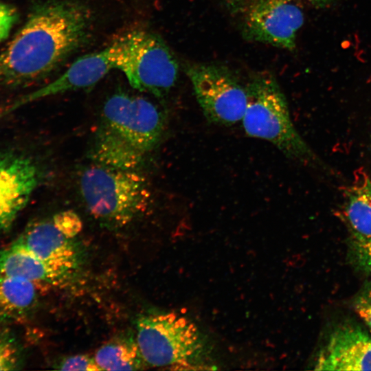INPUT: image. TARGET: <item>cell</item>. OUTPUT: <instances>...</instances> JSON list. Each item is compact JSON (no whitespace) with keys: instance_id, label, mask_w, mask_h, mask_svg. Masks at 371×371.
I'll list each match as a JSON object with an SVG mask.
<instances>
[{"instance_id":"6da1fadb","label":"cell","mask_w":371,"mask_h":371,"mask_svg":"<svg viewBox=\"0 0 371 371\" xmlns=\"http://www.w3.org/2000/svg\"><path fill=\"white\" fill-rule=\"evenodd\" d=\"M90 25V14L76 3L36 8L0 55V85L19 87L47 75L82 45Z\"/></svg>"},{"instance_id":"7a4b0ae2","label":"cell","mask_w":371,"mask_h":371,"mask_svg":"<svg viewBox=\"0 0 371 371\" xmlns=\"http://www.w3.org/2000/svg\"><path fill=\"white\" fill-rule=\"evenodd\" d=\"M136 341L148 366L199 370L211 366L205 338L196 324L176 313H158L136 321Z\"/></svg>"},{"instance_id":"3957f363","label":"cell","mask_w":371,"mask_h":371,"mask_svg":"<svg viewBox=\"0 0 371 371\" xmlns=\"http://www.w3.org/2000/svg\"><path fill=\"white\" fill-rule=\"evenodd\" d=\"M247 106L242 119L245 133L269 142L286 157L311 164L316 157L296 130L286 97L269 72L254 76L245 87Z\"/></svg>"},{"instance_id":"277c9868","label":"cell","mask_w":371,"mask_h":371,"mask_svg":"<svg viewBox=\"0 0 371 371\" xmlns=\"http://www.w3.org/2000/svg\"><path fill=\"white\" fill-rule=\"evenodd\" d=\"M79 184L90 214L110 228L129 224L146 211L151 201L146 179L135 170L93 164L82 171Z\"/></svg>"},{"instance_id":"5b68a950","label":"cell","mask_w":371,"mask_h":371,"mask_svg":"<svg viewBox=\"0 0 371 371\" xmlns=\"http://www.w3.org/2000/svg\"><path fill=\"white\" fill-rule=\"evenodd\" d=\"M110 47L114 69L120 70L135 89L163 98L175 86L178 61L160 36L134 30L118 37Z\"/></svg>"},{"instance_id":"8992f818","label":"cell","mask_w":371,"mask_h":371,"mask_svg":"<svg viewBox=\"0 0 371 371\" xmlns=\"http://www.w3.org/2000/svg\"><path fill=\"white\" fill-rule=\"evenodd\" d=\"M302 0H236L232 10L248 41L293 50L304 23Z\"/></svg>"},{"instance_id":"52a82bcc","label":"cell","mask_w":371,"mask_h":371,"mask_svg":"<svg viewBox=\"0 0 371 371\" xmlns=\"http://www.w3.org/2000/svg\"><path fill=\"white\" fill-rule=\"evenodd\" d=\"M183 69L209 122L229 126L242 120L247 106L246 89L227 67L188 63Z\"/></svg>"},{"instance_id":"ba28073f","label":"cell","mask_w":371,"mask_h":371,"mask_svg":"<svg viewBox=\"0 0 371 371\" xmlns=\"http://www.w3.org/2000/svg\"><path fill=\"white\" fill-rule=\"evenodd\" d=\"M105 124L143 153L155 148L165 127L161 110L148 100L117 93L104 103Z\"/></svg>"},{"instance_id":"9c48e42d","label":"cell","mask_w":371,"mask_h":371,"mask_svg":"<svg viewBox=\"0 0 371 371\" xmlns=\"http://www.w3.org/2000/svg\"><path fill=\"white\" fill-rule=\"evenodd\" d=\"M40 181V170L30 157L0 153V231L8 230L29 202Z\"/></svg>"},{"instance_id":"30bf717a","label":"cell","mask_w":371,"mask_h":371,"mask_svg":"<svg viewBox=\"0 0 371 371\" xmlns=\"http://www.w3.org/2000/svg\"><path fill=\"white\" fill-rule=\"evenodd\" d=\"M12 244L57 268L73 272L80 264L72 238L62 234L52 218L32 222Z\"/></svg>"},{"instance_id":"8fae6325","label":"cell","mask_w":371,"mask_h":371,"mask_svg":"<svg viewBox=\"0 0 371 371\" xmlns=\"http://www.w3.org/2000/svg\"><path fill=\"white\" fill-rule=\"evenodd\" d=\"M113 69L114 63L111 49L109 45L101 51L80 57L55 80L16 100L3 114L43 98L90 87L102 80Z\"/></svg>"},{"instance_id":"7c38bea8","label":"cell","mask_w":371,"mask_h":371,"mask_svg":"<svg viewBox=\"0 0 371 371\" xmlns=\"http://www.w3.org/2000/svg\"><path fill=\"white\" fill-rule=\"evenodd\" d=\"M317 370H371V337L352 325L337 328L320 350Z\"/></svg>"},{"instance_id":"4fadbf2b","label":"cell","mask_w":371,"mask_h":371,"mask_svg":"<svg viewBox=\"0 0 371 371\" xmlns=\"http://www.w3.org/2000/svg\"><path fill=\"white\" fill-rule=\"evenodd\" d=\"M72 271L53 267L12 244L0 250V275L21 278L36 286H59Z\"/></svg>"},{"instance_id":"5bb4252c","label":"cell","mask_w":371,"mask_h":371,"mask_svg":"<svg viewBox=\"0 0 371 371\" xmlns=\"http://www.w3.org/2000/svg\"><path fill=\"white\" fill-rule=\"evenodd\" d=\"M89 153L97 164L126 170H135L144 154L105 124L96 132Z\"/></svg>"},{"instance_id":"9a60e30c","label":"cell","mask_w":371,"mask_h":371,"mask_svg":"<svg viewBox=\"0 0 371 371\" xmlns=\"http://www.w3.org/2000/svg\"><path fill=\"white\" fill-rule=\"evenodd\" d=\"M38 302L37 286L34 282L0 275V322L26 319L36 309Z\"/></svg>"},{"instance_id":"2e32d148","label":"cell","mask_w":371,"mask_h":371,"mask_svg":"<svg viewBox=\"0 0 371 371\" xmlns=\"http://www.w3.org/2000/svg\"><path fill=\"white\" fill-rule=\"evenodd\" d=\"M344 216L352 239H371V180L351 186L346 196Z\"/></svg>"},{"instance_id":"e0dca14e","label":"cell","mask_w":371,"mask_h":371,"mask_svg":"<svg viewBox=\"0 0 371 371\" xmlns=\"http://www.w3.org/2000/svg\"><path fill=\"white\" fill-rule=\"evenodd\" d=\"M94 359L101 370H137L147 365L136 339L128 337L104 344L96 351Z\"/></svg>"},{"instance_id":"ac0fdd59","label":"cell","mask_w":371,"mask_h":371,"mask_svg":"<svg viewBox=\"0 0 371 371\" xmlns=\"http://www.w3.org/2000/svg\"><path fill=\"white\" fill-rule=\"evenodd\" d=\"M25 354L22 346L14 334L0 331V370H18L24 365Z\"/></svg>"},{"instance_id":"d6986e66","label":"cell","mask_w":371,"mask_h":371,"mask_svg":"<svg viewBox=\"0 0 371 371\" xmlns=\"http://www.w3.org/2000/svg\"><path fill=\"white\" fill-rule=\"evenodd\" d=\"M350 259L361 271L371 276V239L352 240L350 249Z\"/></svg>"},{"instance_id":"ffe728a7","label":"cell","mask_w":371,"mask_h":371,"mask_svg":"<svg viewBox=\"0 0 371 371\" xmlns=\"http://www.w3.org/2000/svg\"><path fill=\"white\" fill-rule=\"evenodd\" d=\"M52 220L57 229L69 238H75L82 229L80 216L71 210L58 212L53 216Z\"/></svg>"},{"instance_id":"44dd1931","label":"cell","mask_w":371,"mask_h":371,"mask_svg":"<svg viewBox=\"0 0 371 371\" xmlns=\"http://www.w3.org/2000/svg\"><path fill=\"white\" fill-rule=\"evenodd\" d=\"M57 368L61 370L69 371L101 370L96 363L94 357H92L87 355H77L67 357L59 362Z\"/></svg>"},{"instance_id":"7402d4cb","label":"cell","mask_w":371,"mask_h":371,"mask_svg":"<svg viewBox=\"0 0 371 371\" xmlns=\"http://www.w3.org/2000/svg\"><path fill=\"white\" fill-rule=\"evenodd\" d=\"M16 19L14 8L0 3V41L5 39Z\"/></svg>"},{"instance_id":"603a6c76","label":"cell","mask_w":371,"mask_h":371,"mask_svg":"<svg viewBox=\"0 0 371 371\" xmlns=\"http://www.w3.org/2000/svg\"><path fill=\"white\" fill-rule=\"evenodd\" d=\"M355 308L371 332V291L359 295L355 302Z\"/></svg>"},{"instance_id":"cb8c5ba5","label":"cell","mask_w":371,"mask_h":371,"mask_svg":"<svg viewBox=\"0 0 371 371\" xmlns=\"http://www.w3.org/2000/svg\"><path fill=\"white\" fill-rule=\"evenodd\" d=\"M306 1L315 7L322 8L333 3L335 0H306Z\"/></svg>"}]
</instances>
